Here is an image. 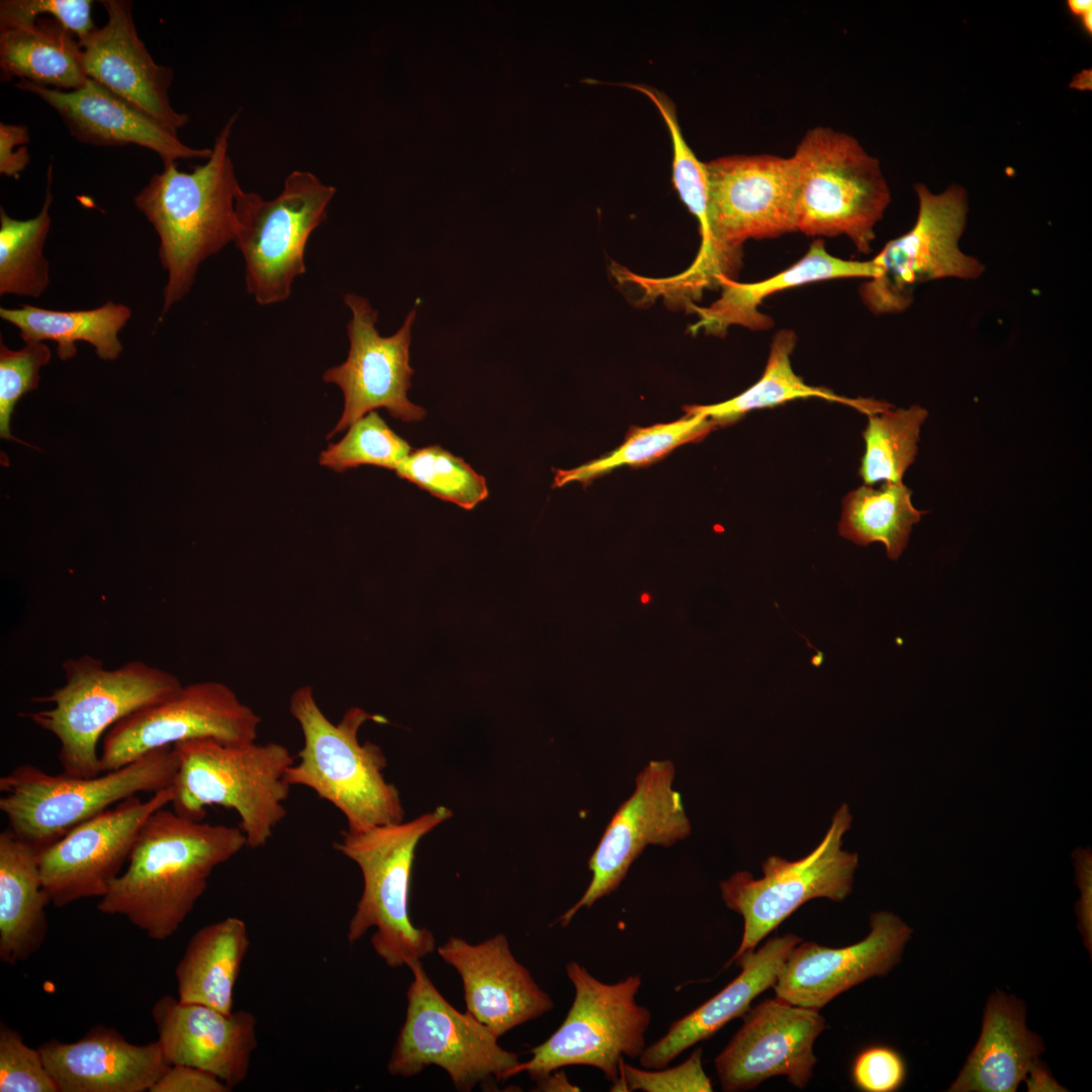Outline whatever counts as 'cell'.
Segmentation results:
<instances>
[{
  "instance_id": "cell-1",
  "label": "cell",
  "mask_w": 1092,
  "mask_h": 1092,
  "mask_svg": "<svg viewBox=\"0 0 1092 1092\" xmlns=\"http://www.w3.org/2000/svg\"><path fill=\"white\" fill-rule=\"evenodd\" d=\"M244 846L241 828L193 821L165 807L144 823L128 866L97 904L153 940L171 937L205 892L213 871Z\"/></svg>"
},
{
  "instance_id": "cell-2",
  "label": "cell",
  "mask_w": 1092,
  "mask_h": 1092,
  "mask_svg": "<svg viewBox=\"0 0 1092 1092\" xmlns=\"http://www.w3.org/2000/svg\"><path fill=\"white\" fill-rule=\"evenodd\" d=\"M237 119L232 115L215 138L211 155L191 172L164 164L133 197L159 237L158 255L167 271L162 318L191 290L200 265L234 242L236 198L242 189L229 154Z\"/></svg>"
},
{
  "instance_id": "cell-3",
  "label": "cell",
  "mask_w": 1092,
  "mask_h": 1092,
  "mask_svg": "<svg viewBox=\"0 0 1092 1092\" xmlns=\"http://www.w3.org/2000/svg\"><path fill=\"white\" fill-rule=\"evenodd\" d=\"M708 239L690 268L665 279L673 295L697 294L732 279L741 245L797 232L794 159L770 154L732 155L705 163Z\"/></svg>"
},
{
  "instance_id": "cell-4",
  "label": "cell",
  "mask_w": 1092,
  "mask_h": 1092,
  "mask_svg": "<svg viewBox=\"0 0 1092 1092\" xmlns=\"http://www.w3.org/2000/svg\"><path fill=\"white\" fill-rule=\"evenodd\" d=\"M289 712L303 737L298 762L285 772L291 787L308 788L331 803L344 815L350 831L403 821L399 793L382 775L387 764L384 753L370 741H358V731L366 721L385 723V718L352 707L334 724L320 708L310 686L292 693Z\"/></svg>"
},
{
  "instance_id": "cell-5",
  "label": "cell",
  "mask_w": 1092,
  "mask_h": 1092,
  "mask_svg": "<svg viewBox=\"0 0 1092 1092\" xmlns=\"http://www.w3.org/2000/svg\"><path fill=\"white\" fill-rule=\"evenodd\" d=\"M172 746L178 758L173 811L202 821L205 807L233 809L240 817L247 846L266 845L287 814L284 802L291 786L285 772L294 762L289 750L275 742L225 744L211 738Z\"/></svg>"
},
{
  "instance_id": "cell-6",
  "label": "cell",
  "mask_w": 1092,
  "mask_h": 1092,
  "mask_svg": "<svg viewBox=\"0 0 1092 1092\" xmlns=\"http://www.w3.org/2000/svg\"><path fill=\"white\" fill-rule=\"evenodd\" d=\"M65 684L34 698L53 707L26 713L35 725L60 742L64 774L94 778L101 774L97 744L121 719L156 705L180 690L178 677L144 661L106 669L101 659L84 654L63 662Z\"/></svg>"
},
{
  "instance_id": "cell-7",
  "label": "cell",
  "mask_w": 1092,
  "mask_h": 1092,
  "mask_svg": "<svg viewBox=\"0 0 1092 1092\" xmlns=\"http://www.w3.org/2000/svg\"><path fill=\"white\" fill-rule=\"evenodd\" d=\"M451 816L450 809L439 806L407 822L347 829L334 843L359 867L363 878L347 939L354 943L374 927L372 947L390 968H408L435 950L434 934L411 921L408 893L418 842Z\"/></svg>"
},
{
  "instance_id": "cell-8",
  "label": "cell",
  "mask_w": 1092,
  "mask_h": 1092,
  "mask_svg": "<svg viewBox=\"0 0 1092 1092\" xmlns=\"http://www.w3.org/2000/svg\"><path fill=\"white\" fill-rule=\"evenodd\" d=\"M796 166V226L812 237L845 235L869 254L875 228L891 201L880 162L851 134L808 129L792 156Z\"/></svg>"
},
{
  "instance_id": "cell-9",
  "label": "cell",
  "mask_w": 1092,
  "mask_h": 1092,
  "mask_svg": "<svg viewBox=\"0 0 1092 1092\" xmlns=\"http://www.w3.org/2000/svg\"><path fill=\"white\" fill-rule=\"evenodd\" d=\"M177 769L172 745L94 778L53 776L21 764L0 778V810L9 828L40 850L114 803L172 786Z\"/></svg>"
},
{
  "instance_id": "cell-10",
  "label": "cell",
  "mask_w": 1092,
  "mask_h": 1092,
  "mask_svg": "<svg viewBox=\"0 0 1092 1092\" xmlns=\"http://www.w3.org/2000/svg\"><path fill=\"white\" fill-rule=\"evenodd\" d=\"M565 970L574 997L563 1022L545 1041L532 1048L531 1058L510 1070L508 1078L525 1072L537 1081L563 1067L588 1066L613 1084L619 1079L624 1058H639L646 1046L651 1012L635 999L641 975L605 983L577 962H569Z\"/></svg>"
},
{
  "instance_id": "cell-11",
  "label": "cell",
  "mask_w": 1092,
  "mask_h": 1092,
  "mask_svg": "<svg viewBox=\"0 0 1092 1092\" xmlns=\"http://www.w3.org/2000/svg\"><path fill=\"white\" fill-rule=\"evenodd\" d=\"M336 188L313 173L294 170L273 199L239 191L234 243L245 261L246 288L260 305L285 301L306 272L305 248L327 218Z\"/></svg>"
},
{
  "instance_id": "cell-12",
  "label": "cell",
  "mask_w": 1092,
  "mask_h": 1092,
  "mask_svg": "<svg viewBox=\"0 0 1092 1092\" xmlns=\"http://www.w3.org/2000/svg\"><path fill=\"white\" fill-rule=\"evenodd\" d=\"M405 1019L391 1052L390 1075L412 1077L429 1066L443 1069L459 1091H471L494 1077L508 1079L519 1056L503 1049L490 1029L454 1008L427 975L421 961L411 965Z\"/></svg>"
},
{
  "instance_id": "cell-13",
  "label": "cell",
  "mask_w": 1092,
  "mask_h": 1092,
  "mask_svg": "<svg viewBox=\"0 0 1092 1092\" xmlns=\"http://www.w3.org/2000/svg\"><path fill=\"white\" fill-rule=\"evenodd\" d=\"M918 213L914 225L888 242L873 258L878 276L861 284L859 294L876 314L907 309L918 286L933 280H976L985 271L976 257L961 250L968 218V193L953 184L940 193L917 183Z\"/></svg>"
},
{
  "instance_id": "cell-14",
  "label": "cell",
  "mask_w": 1092,
  "mask_h": 1092,
  "mask_svg": "<svg viewBox=\"0 0 1092 1092\" xmlns=\"http://www.w3.org/2000/svg\"><path fill=\"white\" fill-rule=\"evenodd\" d=\"M851 820L848 806L842 804L822 841L806 856L794 861L769 856L762 862L760 879L740 871L721 882L724 903L743 918L740 944L726 968L755 949L806 902L815 898L841 902L850 894L858 859L856 853L841 849V838Z\"/></svg>"
},
{
  "instance_id": "cell-15",
  "label": "cell",
  "mask_w": 1092,
  "mask_h": 1092,
  "mask_svg": "<svg viewBox=\"0 0 1092 1092\" xmlns=\"http://www.w3.org/2000/svg\"><path fill=\"white\" fill-rule=\"evenodd\" d=\"M260 723L258 714L220 681L182 686L168 699L130 714L107 730L100 754L101 772L120 768L153 749L192 739L254 742Z\"/></svg>"
},
{
  "instance_id": "cell-16",
  "label": "cell",
  "mask_w": 1092,
  "mask_h": 1092,
  "mask_svg": "<svg viewBox=\"0 0 1092 1092\" xmlns=\"http://www.w3.org/2000/svg\"><path fill=\"white\" fill-rule=\"evenodd\" d=\"M344 302L352 314L346 327L348 356L323 374L324 381L338 385L344 395L342 416L328 439L380 407L404 422L421 421L425 408L407 398L414 375L410 346L416 308L407 313L396 333L382 337L376 328L378 311L366 297L347 293Z\"/></svg>"
},
{
  "instance_id": "cell-17",
  "label": "cell",
  "mask_w": 1092,
  "mask_h": 1092,
  "mask_svg": "<svg viewBox=\"0 0 1092 1092\" xmlns=\"http://www.w3.org/2000/svg\"><path fill=\"white\" fill-rule=\"evenodd\" d=\"M673 779L669 760H651L638 774L634 792L616 810L588 859L592 879L586 890L556 920L562 927L581 908L616 891L647 845L671 846L689 836L691 824Z\"/></svg>"
},
{
  "instance_id": "cell-18",
  "label": "cell",
  "mask_w": 1092,
  "mask_h": 1092,
  "mask_svg": "<svg viewBox=\"0 0 1092 1092\" xmlns=\"http://www.w3.org/2000/svg\"><path fill=\"white\" fill-rule=\"evenodd\" d=\"M172 799V786L147 801L129 797L40 849V876L51 903L63 908L104 896L128 860L144 823Z\"/></svg>"
},
{
  "instance_id": "cell-19",
  "label": "cell",
  "mask_w": 1092,
  "mask_h": 1092,
  "mask_svg": "<svg viewBox=\"0 0 1092 1092\" xmlns=\"http://www.w3.org/2000/svg\"><path fill=\"white\" fill-rule=\"evenodd\" d=\"M825 1028L819 1010L778 997L749 1008L742 1026L715 1059L723 1091L754 1089L775 1076L804 1089L817 1062L814 1042Z\"/></svg>"
},
{
  "instance_id": "cell-20",
  "label": "cell",
  "mask_w": 1092,
  "mask_h": 1092,
  "mask_svg": "<svg viewBox=\"0 0 1092 1092\" xmlns=\"http://www.w3.org/2000/svg\"><path fill=\"white\" fill-rule=\"evenodd\" d=\"M870 926L862 940L845 947L814 941L795 945L772 986L776 997L819 1010L853 986L890 973L900 963L913 929L887 911L873 913Z\"/></svg>"
},
{
  "instance_id": "cell-21",
  "label": "cell",
  "mask_w": 1092,
  "mask_h": 1092,
  "mask_svg": "<svg viewBox=\"0 0 1092 1092\" xmlns=\"http://www.w3.org/2000/svg\"><path fill=\"white\" fill-rule=\"evenodd\" d=\"M437 952L461 978L466 1012L497 1037L554 1006L514 957L504 933L478 943L451 936Z\"/></svg>"
},
{
  "instance_id": "cell-22",
  "label": "cell",
  "mask_w": 1092,
  "mask_h": 1092,
  "mask_svg": "<svg viewBox=\"0 0 1092 1092\" xmlns=\"http://www.w3.org/2000/svg\"><path fill=\"white\" fill-rule=\"evenodd\" d=\"M101 3L107 14L105 24L79 41L87 77L177 134L189 116L171 105L173 70L157 64L140 38L130 1Z\"/></svg>"
},
{
  "instance_id": "cell-23",
  "label": "cell",
  "mask_w": 1092,
  "mask_h": 1092,
  "mask_svg": "<svg viewBox=\"0 0 1092 1092\" xmlns=\"http://www.w3.org/2000/svg\"><path fill=\"white\" fill-rule=\"evenodd\" d=\"M152 1016L170 1065L199 1068L231 1089L245 1081L258 1045L257 1019L252 1012L225 1013L164 995L154 1004Z\"/></svg>"
},
{
  "instance_id": "cell-24",
  "label": "cell",
  "mask_w": 1092,
  "mask_h": 1092,
  "mask_svg": "<svg viewBox=\"0 0 1092 1092\" xmlns=\"http://www.w3.org/2000/svg\"><path fill=\"white\" fill-rule=\"evenodd\" d=\"M14 85L47 102L81 143L107 147L136 145L155 152L164 164L179 159H208L211 155V149L185 145L177 134L90 78L82 88L71 91L27 80Z\"/></svg>"
},
{
  "instance_id": "cell-25",
  "label": "cell",
  "mask_w": 1092,
  "mask_h": 1092,
  "mask_svg": "<svg viewBox=\"0 0 1092 1092\" xmlns=\"http://www.w3.org/2000/svg\"><path fill=\"white\" fill-rule=\"evenodd\" d=\"M60 1092H145L170 1067L160 1042L134 1044L118 1031L96 1026L85 1036L38 1046Z\"/></svg>"
},
{
  "instance_id": "cell-26",
  "label": "cell",
  "mask_w": 1092,
  "mask_h": 1092,
  "mask_svg": "<svg viewBox=\"0 0 1092 1092\" xmlns=\"http://www.w3.org/2000/svg\"><path fill=\"white\" fill-rule=\"evenodd\" d=\"M801 941L797 934L788 933L768 939L757 950L739 956L733 963L741 968L740 974L715 996L672 1022L658 1040L645 1046L639 1057L640 1066L667 1067L686 1050L743 1016L758 995L772 988L792 948Z\"/></svg>"
},
{
  "instance_id": "cell-27",
  "label": "cell",
  "mask_w": 1092,
  "mask_h": 1092,
  "mask_svg": "<svg viewBox=\"0 0 1092 1092\" xmlns=\"http://www.w3.org/2000/svg\"><path fill=\"white\" fill-rule=\"evenodd\" d=\"M1026 1007L997 990L989 997L979 1039L949 1086L951 1092H1014L1044 1052L1025 1023Z\"/></svg>"
},
{
  "instance_id": "cell-28",
  "label": "cell",
  "mask_w": 1092,
  "mask_h": 1092,
  "mask_svg": "<svg viewBox=\"0 0 1092 1092\" xmlns=\"http://www.w3.org/2000/svg\"><path fill=\"white\" fill-rule=\"evenodd\" d=\"M880 269L870 261L843 260L831 255L822 240H816L807 253L791 267L778 274L752 283H740L721 277L718 286L721 296L709 306L691 303L699 320L691 327L698 333L723 336L731 326L749 330H767L772 326L770 316L761 313L758 306L770 294L803 284L837 278H874Z\"/></svg>"
},
{
  "instance_id": "cell-29",
  "label": "cell",
  "mask_w": 1092,
  "mask_h": 1092,
  "mask_svg": "<svg viewBox=\"0 0 1092 1092\" xmlns=\"http://www.w3.org/2000/svg\"><path fill=\"white\" fill-rule=\"evenodd\" d=\"M39 850L10 828L0 834V960H29L46 941L51 903L43 888Z\"/></svg>"
},
{
  "instance_id": "cell-30",
  "label": "cell",
  "mask_w": 1092,
  "mask_h": 1092,
  "mask_svg": "<svg viewBox=\"0 0 1092 1092\" xmlns=\"http://www.w3.org/2000/svg\"><path fill=\"white\" fill-rule=\"evenodd\" d=\"M251 941L245 921L226 917L199 928L176 965L177 998L234 1011V992Z\"/></svg>"
},
{
  "instance_id": "cell-31",
  "label": "cell",
  "mask_w": 1092,
  "mask_h": 1092,
  "mask_svg": "<svg viewBox=\"0 0 1092 1092\" xmlns=\"http://www.w3.org/2000/svg\"><path fill=\"white\" fill-rule=\"evenodd\" d=\"M0 69L2 81L17 77L65 91L88 80L78 38L51 17L0 26Z\"/></svg>"
},
{
  "instance_id": "cell-32",
  "label": "cell",
  "mask_w": 1092,
  "mask_h": 1092,
  "mask_svg": "<svg viewBox=\"0 0 1092 1092\" xmlns=\"http://www.w3.org/2000/svg\"><path fill=\"white\" fill-rule=\"evenodd\" d=\"M0 316L18 329L25 344L56 342L57 354L62 360L76 355V342L90 344L103 360H115L122 351L119 333L131 317V309L111 300L98 307L78 310L21 304L13 308L1 307Z\"/></svg>"
},
{
  "instance_id": "cell-33",
  "label": "cell",
  "mask_w": 1092,
  "mask_h": 1092,
  "mask_svg": "<svg viewBox=\"0 0 1092 1092\" xmlns=\"http://www.w3.org/2000/svg\"><path fill=\"white\" fill-rule=\"evenodd\" d=\"M797 336L793 330L783 329L771 340L769 355L763 374L753 385L735 397L711 405L687 406L688 415L701 414L716 425H726L745 414L758 408L774 407L799 398L817 397L847 404L868 416L891 407L887 402L863 398H847L824 387L805 383L792 368L791 355L796 347Z\"/></svg>"
},
{
  "instance_id": "cell-34",
  "label": "cell",
  "mask_w": 1092,
  "mask_h": 1092,
  "mask_svg": "<svg viewBox=\"0 0 1092 1092\" xmlns=\"http://www.w3.org/2000/svg\"><path fill=\"white\" fill-rule=\"evenodd\" d=\"M912 491L903 482H885L876 489L862 485L843 499L839 534L858 544L881 542L896 560L906 548L914 524L925 511L912 505Z\"/></svg>"
},
{
  "instance_id": "cell-35",
  "label": "cell",
  "mask_w": 1092,
  "mask_h": 1092,
  "mask_svg": "<svg viewBox=\"0 0 1092 1092\" xmlns=\"http://www.w3.org/2000/svg\"><path fill=\"white\" fill-rule=\"evenodd\" d=\"M46 196L40 211L28 219H16L0 207V295L37 298L50 284L49 262L43 248L51 226L50 207L53 166L47 173Z\"/></svg>"
},
{
  "instance_id": "cell-36",
  "label": "cell",
  "mask_w": 1092,
  "mask_h": 1092,
  "mask_svg": "<svg viewBox=\"0 0 1092 1092\" xmlns=\"http://www.w3.org/2000/svg\"><path fill=\"white\" fill-rule=\"evenodd\" d=\"M926 418L927 411L917 404L869 416L862 433L866 451L859 468L864 484L902 481L905 471L915 461L920 427Z\"/></svg>"
},
{
  "instance_id": "cell-37",
  "label": "cell",
  "mask_w": 1092,
  "mask_h": 1092,
  "mask_svg": "<svg viewBox=\"0 0 1092 1092\" xmlns=\"http://www.w3.org/2000/svg\"><path fill=\"white\" fill-rule=\"evenodd\" d=\"M715 426L709 418L695 414L673 423L637 429L609 455L572 469L555 470L553 487L572 481L585 482L621 465L652 461L677 446L705 437Z\"/></svg>"
},
{
  "instance_id": "cell-38",
  "label": "cell",
  "mask_w": 1092,
  "mask_h": 1092,
  "mask_svg": "<svg viewBox=\"0 0 1092 1092\" xmlns=\"http://www.w3.org/2000/svg\"><path fill=\"white\" fill-rule=\"evenodd\" d=\"M396 475L432 495L472 510L488 495L485 478L439 445L413 451L395 469Z\"/></svg>"
},
{
  "instance_id": "cell-39",
  "label": "cell",
  "mask_w": 1092,
  "mask_h": 1092,
  "mask_svg": "<svg viewBox=\"0 0 1092 1092\" xmlns=\"http://www.w3.org/2000/svg\"><path fill=\"white\" fill-rule=\"evenodd\" d=\"M412 452L411 445L373 411L351 425L338 443L330 444L321 453L320 464L337 472L361 465L395 470Z\"/></svg>"
},
{
  "instance_id": "cell-40",
  "label": "cell",
  "mask_w": 1092,
  "mask_h": 1092,
  "mask_svg": "<svg viewBox=\"0 0 1092 1092\" xmlns=\"http://www.w3.org/2000/svg\"><path fill=\"white\" fill-rule=\"evenodd\" d=\"M655 104L664 119L672 140V182L679 198L697 218L702 242L708 239V184L705 163L701 162L687 144L677 121L672 101L655 88L632 84Z\"/></svg>"
},
{
  "instance_id": "cell-41",
  "label": "cell",
  "mask_w": 1092,
  "mask_h": 1092,
  "mask_svg": "<svg viewBox=\"0 0 1092 1092\" xmlns=\"http://www.w3.org/2000/svg\"><path fill=\"white\" fill-rule=\"evenodd\" d=\"M52 357L49 346L44 343H27L20 350L9 349L0 342V435L3 439H14L10 431V421L14 407L21 396L35 390L39 381V370Z\"/></svg>"
},
{
  "instance_id": "cell-42",
  "label": "cell",
  "mask_w": 1092,
  "mask_h": 1092,
  "mask_svg": "<svg viewBox=\"0 0 1092 1092\" xmlns=\"http://www.w3.org/2000/svg\"><path fill=\"white\" fill-rule=\"evenodd\" d=\"M0 1092H60L40 1052L20 1033L0 1024Z\"/></svg>"
},
{
  "instance_id": "cell-43",
  "label": "cell",
  "mask_w": 1092,
  "mask_h": 1092,
  "mask_svg": "<svg viewBox=\"0 0 1092 1092\" xmlns=\"http://www.w3.org/2000/svg\"><path fill=\"white\" fill-rule=\"evenodd\" d=\"M703 1050H695L678 1066L661 1069H639L623 1061L619 1079L612 1084L613 1092H711L713 1085L702 1064Z\"/></svg>"
},
{
  "instance_id": "cell-44",
  "label": "cell",
  "mask_w": 1092,
  "mask_h": 1092,
  "mask_svg": "<svg viewBox=\"0 0 1092 1092\" xmlns=\"http://www.w3.org/2000/svg\"><path fill=\"white\" fill-rule=\"evenodd\" d=\"M91 11V0H2L0 26L33 22L47 14L81 41L96 28Z\"/></svg>"
},
{
  "instance_id": "cell-45",
  "label": "cell",
  "mask_w": 1092,
  "mask_h": 1092,
  "mask_svg": "<svg viewBox=\"0 0 1092 1092\" xmlns=\"http://www.w3.org/2000/svg\"><path fill=\"white\" fill-rule=\"evenodd\" d=\"M907 1078L903 1056L885 1044L869 1045L861 1050L851 1066V1080L863 1092H895Z\"/></svg>"
},
{
  "instance_id": "cell-46",
  "label": "cell",
  "mask_w": 1092,
  "mask_h": 1092,
  "mask_svg": "<svg viewBox=\"0 0 1092 1092\" xmlns=\"http://www.w3.org/2000/svg\"><path fill=\"white\" fill-rule=\"evenodd\" d=\"M215 1075L187 1065H170L149 1092H229Z\"/></svg>"
},
{
  "instance_id": "cell-47",
  "label": "cell",
  "mask_w": 1092,
  "mask_h": 1092,
  "mask_svg": "<svg viewBox=\"0 0 1092 1092\" xmlns=\"http://www.w3.org/2000/svg\"><path fill=\"white\" fill-rule=\"evenodd\" d=\"M30 138L23 124L0 123V173L18 179L27 167L30 154L27 148Z\"/></svg>"
},
{
  "instance_id": "cell-48",
  "label": "cell",
  "mask_w": 1092,
  "mask_h": 1092,
  "mask_svg": "<svg viewBox=\"0 0 1092 1092\" xmlns=\"http://www.w3.org/2000/svg\"><path fill=\"white\" fill-rule=\"evenodd\" d=\"M1081 890L1080 921L1086 946L1091 949V853L1089 850L1078 849L1074 852Z\"/></svg>"
},
{
  "instance_id": "cell-49",
  "label": "cell",
  "mask_w": 1092,
  "mask_h": 1092,
  "mask_svg": "<svg viewBox=\"0 0 1092 1092\" xmlns=\"http://www.w3.org/2000/svg\"><path fill=\"white\" fill-rule=\"evenodd\" d=\"M536 1082L537 1091H580L577 1086L569 1082L566 1074L560 1069L549 1073Z\"/></svg>"
},
{
  "instance_id": "cell-50",
  "label": "cell",
  "mask_w": 1092,
  "mask_h": 1092,
  "mask_svg": "<svg viewBox=\"0 0 1092 1092\" xmlns=\"http://www.w3.org/2000/svg\"><path fill=\"white\" fill-rule=\"evenodd\" d=\"M1027 1077L1029 1091H1033L1034 1088H1037L1036 1090H1042V1088H1053V1090H1059L1057 1088H1062L1057 1084V1082H1055V1080L1051 1077L1049 1072L1044 1069V1067L1040 1064L1039 1061L1030 1069L1025 1078Z\"/></svg>"
},
{
  "instance_id": "cell-51",
  "label": "cell",
  "mask_w": 1092,
  "mask_h": 1092,
  "mask_svg": "<svg viewBox=\"0 0 1092 1092\" xmlns=\"http://www.w3.org/2000/svg\"><path fill=\"white\" fill-rule=\"evenodd\" d=\"M1068 7H1069L1070 11L1073 14H1075L1077 16H1082L1086 12L1092 10V1L1091 0H1069L1068 1Z\"/></svg>"
},
{
  "instance_id": "cell-52",
  "label": "cell",
  "mask_w": 1092,
  "mask_h": 1092,
  "mask_svg": "<svg viewBox=\"0 0 1092 1092\" xmlns=\"http://www.w3.org/2000/svg\"><path fill=\"white\" fill-rule=\"evenodd\" d=\"M1081 18H1082V23H1083L1085 29L1087 31H1089V33H1091V31H1092V10L1086 12L1084 15L1081 16Z\"/></svg>"
},
{
  "instance_id": "cell-53",
  "label": "cell",
  "mask_w": 1092,
  "mask_h": 1092,
  "mask_svg": "<svg viewBox=\"0 0 1092 1092\" xmlns=\"http://www.w3.org/2000/svg\"><path fill=\"white\" fill-rule=\"evenodd\" d=\"M649 599H650V597H649V595H647V594H643V595L641 596V601H642V603H647V602H649Z\"/></svg>"
}]
</instances>
